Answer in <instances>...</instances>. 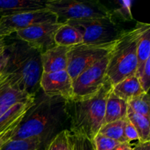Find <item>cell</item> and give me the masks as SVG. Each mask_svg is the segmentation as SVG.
I'll list each match as a JSON object with an SVG mask.
<instances>
[{
    "instance_id": "6da1fadb",
    "label": "cell",
    "mask_w": 150,
    "mask_h": 150,
    "mask_svg": "<svg viewBox=\"0 0 150 150\" xmlns=\"http://www.w3.org/2000/svg\"><path fill=\"white\" fill-rule=\"evenodd\" d=\"M66 103L62 98L47 96L40 89L12 139L38 140L46 146L56 135L68 130Z\"/></svg>"
},
{
    "instance_id": "7a4b0ae2",
    "label": "cell",
    "mask_w": 150,
    "mask_h": 150,
    "mask_svg": "<svg viewBox=\"0 0 150 150\" xmlns=\"http://www.w3.org/2000/svg\"><path fill=\"white\" fill-rule=\"evenodd\" d=\"M5 51L7 62L3 71L11 76L21 91L36 95L40 89L42 74L40 53L16 37L10 43L7 42Z\"/></svg>"
},
{
    "instance_id": "3957f363",
    "label": "cell",
    "mask_w": 150,
    "mask_h": 150,
    "mask_svg": "<svg viewBox=\"0 0 150 150\" xmlns=\"http://www.w3.org/2000/svg\"><path fill=\"white\" fill-rule=\"evenodd\" d=\"M111 90L112 85L107 79L99 92L92 98L67 101L69 131L93 141L103 123L105 103Z\"/></svg>"
},
{
    "instance_id": "277c9868",
    "label": "cell",
    "mask_w": 150,
    "mask_h": 150,
    "mask_svg": "<svg viewBox=\"0 0 150 150\" xmlns=\"http://www.w3.org/2000/svg\"><path fill=\"white\" fill-rule=\"evenodd\" d=\"M137 29L122 30L108 54L106 79L112 86L127 77L136 75L138 61L136 54Z\"/></svg>"
},
{
    "instance_id": "5b68a950",
    "label": "cell",
    "mask_w": 150,
    "mask_h": 150,
    "mask_svg": "<svg viewBox=\"0 0 150 150\" xmlns=\"http://www.w3.org/2000/svg\"><path fill=\"white\" fill-rule=\"evenodd\" d=\"M45 7L57 16V22L60 23L112 16L111 10L99 1L46 0Z\"/></svg>"
},
{
    "instance_id": "8992f818",
    "label": "cell",
    "mask_w": 150,
    "mask_h": 150,
    "mask_svg": "<svg viewBox=\"0 0 150 150\" xmlns=\"http://www.w3.org/2000/svg\"><path fill=\"white\" fill-rule=\"evenodd\" d=\"M82 35L83 43L100 45L114 42L122 30L119 29L113 16L103 18L73 20L66 22Z\"/></svg>"
},
{
    "instance_id": "52a82bcc",
    "label": "cell",
    "mask_w": 150,
    "mask_h": 150,
    "mask_svg": "<svg viewBox=\"0 0 150 150\" xmlns=\"http://www.w3.org/2000/svg\"><path fill=\"white\" fill-rule=\"evenodd\" d=\"M114 42L100 45L81 43L70 47L67 52L66 70L73 81L82 72L108 56Z\"/></svg>"
},
{
    "instance_id": "ba28073f",
    "label": "cell",
    "mask_w": 150,
    "mask_h": 150,
    "mask_svg": "<svg viewBox=\"0 0 150 150\" xmlns=\"http://www.w3.org/2000/svg\"><path fill=\"white\" fill-rule=\"evenodd\" d=\"M108 55L82 72L73 81V99L85 100L96 95L105 83Z\"/></svg>"
},
{
    "instance_id": "9c48e42d",
    "label": "cell",
    "mask_w": 150,
    "mask_h": 150,
    "mask_svg": "<svg viewBox=\"0 0 150 150\" xmlns=\"http://www.w3.org/2000/svg\"><path fill=\"white\" fill-rule=\"evenodd\" d=\"M57 22V16L47 9L24 12L0 18V36L9 38L13 34L32 26Z\"/></svg>"
},
{
    "instance_id": "30bf717a",
    "label": "cell",
    "mask_w": 150,
    "mask_h": 150,
    "mask_svg": "<svg viewBox=\"0 0 150 150\" xmlns=\"http://www.w3.org/2000/svg\"><path fill=\"white\" fill-rule=\"evenodd\" d=\"M62 23H45L32 26L16 32V38L42 54L56 45L54 35Z\"/></svg>"
},
{
    "instance_id": "8fae6325",
    "label": "cell",
    "mask_w": 150,
    "mask_h": 150,
    "mask_svg": "<svg viewBox=\"0 0 150 150\" xmlns=\"http://www.w3.org/2000/svg\"><path fill=\"white\" fill-rule=\"evenodd\" d=\"M40 89L49 97H60L67 101L73 99V80L67 70L42 73Z\"/></svg>"
},
{
    "instance_id": "7c38bea8",
    "label": "cell",
    "mask_w": 150,
    "mask_h": 150,
    "mask_svg": "<svg viewBox=\"0 0 150 150\" xmlns=\"http://www.w3.org/2000/svg\"><path fill=\"white\" fill-rule=\"evenodd\" d=\"M35 96L21 91L10 75L0 72V111L17 103L34 99Z\"/></svg>"
},
{
    "instance_id": "4fadbf2b",
    "label": "cell",
    "mask_w": 150,
    "mask_h": 150,
    "mask_svg": "<svg viewBox=\"0 0 150 150\" xmlns=\"http://www.w3.org/2000/svg\"><path fill=\"white\" fill-rule=\"evenodd\" d=\"M70 47L55 45L41 54L42 73L67 70V52Z\"/></svg>"
},
{
    "instance_id": "5bb4252c",
    "label": "cell",
    "mask_w": 150,
    "mask_h": 150,
    "mask_svg": "<svg viewBox=\"0 0 150 150\" xmlns=\"http://www.w3.org/2000/svg\"><path fill=\"white\" fill-rule=\"evenodd\" d=\"M46 0H0V18L46 9Z\"/></svg>"
},
{
    "instance_id": "9a60e30c",
    "label": "cell",
    "mask_w": 150,
    "mask_h": 150,
    "mask_svg": "<svg viewBox=\"0 0 150 150\" xmlns=\"http://www.w3.org/2000/svg\"><path fill=\"white\" fill-rule=\"evenodd\" d=\"M127 103L117 97L111 90L105 103V116L103 125L118 120H125L127 117Z\"/></svg>"
},
{
    "instance_id": "2e32d148",
    "label": "cell",
    "mask_w": 150,
    "mask_h": 150,
    "mask_svg": "<svg viewBox=\"0 0 150 150\" xmlns=\"http://www.w3.org/2000/svg\"><path fill=\"white\" fill-rule=\"evenodd\" d=\"M135 27L137 29L136 54L138 69L150 58V25L149 23L137 22Z\"/></svg>"
},
{
    "instance_id": "e0dca14e",
    "label": "cell",
    "mask_w": 150,
    "mask_h": 150,
    "mask_svg": "<svg viewBox=\"0 0 150 150\" xmlns=\"http://www.w3.org/2000/svg\"><path fill=\"white\" fill-rule=\"evenodd\" d=\"M113 93L128 103L133 98L145 93L136 75L127 77L112 86Z\"/></svg>"
},
{
    "instance_id": "ac0fdd59",
    "label": "cell",
    "mask_w": 150,
    "mask_h": 150,
    "mask_svg": "<svg viewBox=\"0 0 150 150\" xmlns=\"http://www.w3.org/2000/svg\"><path fill=\"white\" fill-rule=\"evenodd\" d=\"M56 45L72 47L83 43L82 35L75 27L67 23L62 24L54 35Z\"/></svg>"
},
{
    "instance_id": "d6986e66",
    "label": "cell",
    "mask_w": 150,
    "mask_h": 150,
    "mask_svg": "<svg viewBox=\"0 0 150 150\" xmlns=\"http://www.w3.org/2000/svg\"><path fill=\"white\" fill-rule=\"evenodd\" d=\"M127 119L136 128L139 136V142H150V122L149 118L137 114L128 106Z\"/></svg>"
},
{
    "instance_id": "ffe728a7",
    "label": "cell",
    "mask_w": 150,
    "mask_h": 150,
    "mask_svg": "<svg viewBox=\"0 0 150 150\" xmlns=\"http://www.w3.org/2000/svg\"><path fill=\"white\" fill-rule=\"evenodd\" d=\"M125 119L103 125H102L101 128L100 129L98 134L106 136V137L113 139L114 141H117L120 143L127 142L124 136V127L125 124Z\"/></svg>"
},
{
    "instance_id": "44dd1931",
    "label": "cell",
    "mask_w": 150,
    "mask_h": 150,
    "mask_svg": "<svg viewBox=\"0 0 150 150\" xmlns=\"http://www.w3.org/2000/svg\"><path fill=\"white\" fill-rule=\"evenodd\" d=\"M45 145L38 140H14L4 144L0 150H45Z\"/></svg>"
},
{
    "instance_id": "7402d4cb",
    "label": "cell",
    "mask_w": 150,
    "mask_h": 150,
    "mask_svg": "<svg viewBox=\"0 0 150 150\" xmlns=\"http://www.w3.org/2000/svg\"><path fill=\"white\" fill-rule=\"evenodd\" d=\"M128 106L137 114L150 119L149 93H143L127 103Z\"/></svg>"
},
{
    "instance_id": "603a6c76",
    "label": "cell",
    "mask_w": 150,
    "mask_h": 150,
    "mask_svg": "<svg viewBox=\"0 0 150 150\" xmlns=\"http://www.w3.org/2000/svg\"><path fill=\"white\" fill-rule=\"evenodd\" d=\"M69 133L68 130L59 133L48 142L45 150H72Z\"/></svg>"
},
{
    "instance_id": "cb8c5ba5",
    "label": "cell",
    "mask_w": 150,
    "mask_h": 150,
    "mask_svg": "<svg viewBox=\"0 0 150 150\" xmlns=\"http://www.w3.org/2000/svg\"><path fill=\"white\" fill-rule=\"evenodd\" d=\"M72 150H95L92 141L83 135L69 131Z\"/></svg>"
},
{
    "instance_id": "d4e9b609",
    "label": "cell",
    "mask_w": 150,
    "mask_h": 150,
    "mask_svg": "<svg viewBox=\"0 0 150 150\" xmlns=\"http://www.w3.org/2000/svg\"><path fill=\"white\" fill-rule=\"evenodd\" d=\"M136 77L139 79L140 84L145 93H149L150 87V58L137 69Z\"/></svg>"
},
{
    "instance_id": "484cf974",
    "label": "cell",
    "mask_w": 150,
    "mask_h": 150,
    "mask_svg": "<svg viewBox=\"0 0 150 150\" xmlns=\"http://www.w3.org/2000/svg\"><path fill=\"white\" fill-rule=\"evenodd\" d=\"M117 7L111 13H114L117 17L124 21H130L133 20V16L131 12L132 1H116Z\"/></svg>"
},
{
    "instance_id": "4316f807",
    "label": "cell",
    "mask_w": 150,
    "mask_h": 150,
    "mask_svg": "<svg viewBox=\"0 0 150 150\" xmlns=\"http://www.w3.org/2000/svg\"><path fill=\"white\" fill-rule=\"evenodd\" d=\"M92 142L95 150H114L120 144L117 141L100 134L96 135Z\"/></svg>"
},
{
    "instance_id": "83f0119b",
    "label": "cell",
    "mask_w": 150,
    "mask_h": 150,
    "mask_svg": "<svg viewBox=\"0 0 150 150\" xmlns=\"http://www.w3.org/2000/svg\"><path fill=\"white\" fill-rule=\"evenodd\" d=\"M124 136L127 142L130 143L132 141H139V136L134 126L130 123V122L126 117L125 124L124 127Z\"/></svg>"
},
{
    "instance_id": "f1b7e54d",
    "label": "cell",
    "mask_w": 150,
    "mask_h": 150,
    "mask_svg": "<svg viewBox=\"0 0 150 150\" xmlns=\"http://www.w3.org/2000/svg\"><path fill=\"white\" fill-rule=\"evenodd\" d=\"M21 122L16 123L4 130L0 131V148L5 143L13 139Z\"/></svg>"
},
{
    "instance_id": "f546056e",
    "label": "cell",
    "mask_w": 150,
    "mask_h": 150,
    "mask_svg": "<svg viewBox=\"0 0 150 150\" xmlns=\"http://www.w3.org/2000/svg\"><path fill=\"white\" fill-rule=\"evenodd\" d=\"M133 150H150V142H138L136 146L133 147Z\"/></svg>"
},
{
    "instance_id": "4dcf8cb0",
    "label": "cell",
    "mask_w": 150,
    "mask_h": 150,
    "mask_svg": "<svg viewBox=\"0 0 150 150\" xmlns=\"http://www.w3.org/2000/svg\"><path fill=\"white\" fill-rule=\"evenodd\" d=\"M7 62V54L6 51L0 54V72L5 67Z\"/></svg>"
},
{
    "instance_id": "1f68e13d",
    "label": "cell",
    "mask_w": 150,
    "mask_h": 150,
    "mask_svg": "<svg viewBox=\"0 0 150 150\" xmlns=\"http://www.w3.org/2000/svg\"><path fill=\"white\" fill-rule=\"evenodd\" d=\"M114 150H133V146L129 142H124L120 143Z\"/></svg>"
},
{
    "instance_id": "d6a6232c",
    "label": "cell",
    "mask_w": 150,
    "mask_h": 150,
    "mask_svg": "<svg viewBox=\"0 0 150 150\" xmlns=\"http://www.w3.org/2000/svg\"><path fill=\"white\" fill-rule=\"evenodd\" d=\"M7 45V38L0 36V54L4 52Z\"/></svg>"
}]
</instances>
